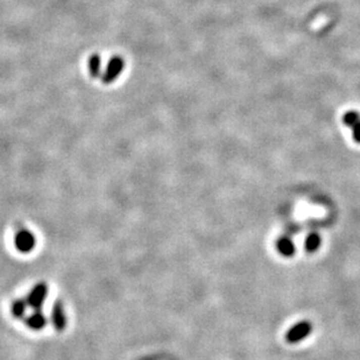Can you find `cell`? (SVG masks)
<instances>
[{
  "label": "cell",
  "mask_w": 360,
  "mask_h": 360,
  "mask_svg": "<svg viewBox=\"0 0 360 360\" xmlns=\"http://www.w3.org/2000/svg\"><path fill=\"white\" fill-rule=\"evenodd\" d=\"M312 329L313 327L312 324H310V322L302 321L296 325H294V327L287 332L286 339L289 343H293V344L300 342V340L304 339L305 337L309 336V333L312 332Z\"/></svg>",
  "instance_id": "cell-1"
},
{
  "label": "cell",
  "mask_w": 360,
  "mask_h": 360,
  "mask_svg": "<svg viewBox=\"0 0 360 360\" xmlns=\"http://www.w3.org/2000/svg\"><path fill=\"white\" fill-rule=\"evenodd\" d=\"M34 245H35V239L27 230H21L15 236V246L20 252L26 253L32 251Z\"/></svg>",
  "instance_id": "cell-2"
},
{
  "label": "cell",
  "mask_w": 360,
  "mask_h": 360,
  "mask_svg": "<svg viewBox=\"0 0 360 360\" xmlns=\"http://www.w3.org/2000/svg\"><path fill=\"white\" fill-rule=\"evenodd\" d=\"M48 293V288L43 283L41 285H37L34 289L30 291L28 297H27V303L34 309H40L41 305L44 301L45 296H47Z\"/></svg>",
  "instance_id": "cell-3"
},
{
  "label": "cell",
  "mask_w": 360,
  "mask_h": 360,
  "mask_svg": "<svg viewBox=\"0 0 360 360\" xmlns=\"http://www.w3.org/2000/svg\"><path fill=\"white\" fill-rule=\"evenodd\" d=\"M344 124L351 128L353 139L360 143V115L355 111H348L343 117Z\"/></svg>",
  "instance_id": "cell-4"
},
{
  "label": "cell",
  "mask_w": 360,
  "mask_h": 360,
  "mask_svg": "<svg viewBox=\"0 0 360 360\" xmlns=\"http://www.w3.org/2000/svg\"><path fill=\"white\" fill-rule=\"evenodd\" d=\"M53 323L58 330H63L66 328V316H64L62 305L60 302H56L53 306Z\"/></svg>",
  "instance_id": "cell-5"
},
{
  "label": "cell",
  "mask_w": 360,
  "mask_h": 360,
  "mask_svg": "<svg viewBox=\"0 0 360 360\" xmlns=\"http://www.w3.org/2000/svg\"><path fill=\"white\" fill-rule=\"evenodd\" d=\"M276 248H278V251L285 256H291V255H294V253H295L294 242L291 241L288 237L280 238L278 242H276Z\"/></svg>",
  "instance_id": "cell-6"
},
{
  "label": "cell",
  "mask_w": 360,
  "mask_h": 360,
  "mask_svg": "<svg viewBox=\"0 0 360 360\" xmlns=\"http://www.w3.org/2000/svg\"><path fill=\"white\" fill-rule=\"evenodd\" d=\"M28 327L32 329H35V330H39V329H42L45 325V318L40 312L34 313L32 316L28 317L27 320Z\"/></svg>",
  "instance_id": "cell-7"
},
{
  "label": "cell",
  "mask_w": 360,
  "mask_h": 360,
  "mask_svg": "<svg viewBox=\"0 0 360 360\" xmlns=\"http://www.w3.org/2000/svg\"><path fill=\"white\" fill-rule=\"evenodd\" d=\"M321 245V237L317 233H312L305 239V248L309 252H315Z\"/></svg>",
  "instance_id": "cell-8"
},
{
  "label": "cell",
  "mask_w": 360,
  "mask_h": 360,
  "mask_svg": "<svg viewBox=\"0 0 360 360\" xmlns=\"http://www.w3.org/2000/svg\"><path fill=\"white\" fill-rule=\"evenodd\" d=\"M25 310H26V303H25L24 301L18 300V301H15V302L13 303L12 312H13V314H14V316L21 317L22 315H24Z\"/></svg>",
  "instance_id": "cell-9"
}]
</instances>
